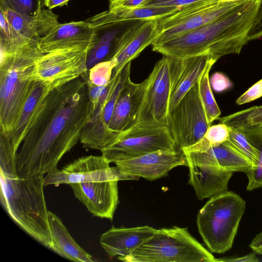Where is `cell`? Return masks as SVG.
Here are the masks:
<instances>
[{
	"instance_id": "obj_1",
	"label": "cell",
	"mask_w": 262,
	"mask_h": 262,
	"mask_svg": "<svg viewBox=\"0 0 262 262\" xmlns=\"http://www.w3.org/2000/svg\"><path fill=\"white\" fill-rule=\"evenodd\" d=\"M87 75L50 91L41 101L16 154L18 176L50 173L80 141L91 116Z\"/></svg>"
},
{
	"instance_id": "obj_2",
	"label": "cell",
	"mask_w": 262,
	"mask_h": 262,
	"mask_svg": "<svg viewBox=\"0 0 262 262\" xmlns=\"http://www.w3.org/2000/svg\"><path fill=\"white\" fill-rule=\"evenodd\" d=\"M262 0H246L219 18L165 42L152 46L163 55L184 58L207 55L218 60L238 54L249 42Z\"/></svg>"
},
{
	"instance_id": "obj_3",
	"label": "cell",
	"mask_w": 262,
	"mask_h": 262,
	"mask_svg": "<svg viewBox=\"0 0 262 262\" xmlns=\"http://www.w3.org/2000/svg\"><path fill=\"white\" fill-rule=\"evenodd\" d=\"M1 173V202L12 220L43 246L52 239L43 187L44 174L15 178Z\"/></svg>"
},
{
	"instance_id": "obj_4",
	"label": "cell",
	"mask_w": 262,
	"mask_h": 262,
	"mask_svg": "<svg viewBox=\"0 0 262 262\" xmlns=\"http://www.w3.org/2000/svg\"><path fill=\"white\" fill-rule=\"evenodd\" d=\"M39 38L29 39L9 53L1 54L0 133L9 135L34 82L35 60L41 51Z\"/></svg>"
},
{
	"instance_id": "obj_5",
	"label": "cell",
	"mask_w": 262,
	"mask_h": 262,
	"mask_svg": "<svg viewBox=\"0 0 262 262\" xmlns=\"http://www.w3.org/2000/svg\"><path fill=\"white\" fill-rule=\"evenodd\" d=\"M125 262H217L186 228L156 229L154 234L126 256Z\"/></svg>"
},
{
	"instance_id": "obj_6",
	"label": "cell",
	"mask_w": 262,
	"mask_h": 262,
	"mask_svg": "<svg viewBox=\"0 0 262 262\" xmlns=\"http://www.w3.org/2000/svg\"><path fill=\"white\" fill-rule=\"evenodd\" d=\"M245 209V201L228 191L211 198L200 209L198 229L211 252L223 253L231 248Z\"/></svg>"
},
{
	"instance_id": "obj_7",
	"label": "cell",
	"mask_w": 262,
	"mask_h": 262,
	"mask_svg": "<svg viewBox=\"0 0 262 262\" xmlns=\"http://www.w3.org/2000/svg\"><path fill=\"white\" fill-rule=\"evenodd\" d=\"M90 50L80 46L41 52L34 64V81L41 82L51 91L88 74L87 58Z\"/></svg>"
},
{
	"instance_id": "obj_8",
	"label": "cell",
	"mask_w": 262,
	"mask_h": 262,
	"mask_svg": "<svg viewBox=\"0 0 262 262\" xmlns=\"http://www.w3.org/2000/svg\"><path fill=\"white\" fill-rule=\"evenodd\" d=\"M246 1L203 0L182 7L158 19L159 34L151 46L159 45L200 28L228 13Z\"/></svg>"
},
{
	"instance_id": "obj_9",
	"label": "cell",
	"mask_w": 262,
	"mask_h": 262,
	"mask_svg": "<svg viewBox=\"0 0 262 262\" xmlns=\"http://www.w3.org/2000/svg\"><path fill=\"white\" fill-rule=\"evenodd\" d=\"M179 149L167 126H134L122 133L114 144L102 149L111 163L160 150Z\"/></svg>"
},
{
	"instance_id": "obj_10",
	"label": "cell",
	"mask_w": 262,
	"mask_h": 262,
	"mask_svg": "<svg viewBox=\"0 0 262 262\" xmlns=\"http://www.w3.org/2000/svg\"><path fill=\"white\" fill-rule=\"evenodd\" d=\"M210 125L198 81L169 112L167 126L178 148L183 150L199 142Z\"/></svg>"
},
{
	"instance_id": "obj_11",
	"label": "cell",
	"mask_w": 262,
	"mask_h": 262,
	"mask_svg": "<svg viewBox=\"0 0 262 262\" xmlns=\"http://www.w3.org/2000/svg\"><path fill=\"white\" fill-rule=\"evenodd\" d=\"M86 19L95 33L93 47L88 55V70L101 61L112 59L146 21H111L106 18L103 12Z\"/></svg>"
},
{
	"instance_id": "obj_12",
	"label": "cell",
	"mask_w": 262,
	"mask_h": 262,
	"mask_svg": "<svg viewBox=\"0 0 262 262\" xmlns=\"http://www.w3.org/2000/svg\"><path fill=\"white\" fill-rule=\"evenodd\" d=\"M147 84L134 126H167L170 99L169 57L163 55L146 78Z\"/></svg>"
},
{
	"instance_id": "obj_13",
	"label": "cell",
	"mask_w": 262,
	"mask_h": 262,
	"mask_svg": "<svg viewBox=\"0 0 262 262\" xmlns=\"http://www.w3.org/2000/svg\"><path fill=\"white\" fill-rule=\"evenodd\" d=\"M102 156L82 157L63 167L56 168L45 177V185L102 181L110 180H138L140 178L120 170Z\"/></svg>"
},
{
	"instance_id": "obj_14",
	"label": "cell",
	"mask_w": 262,
	"mask_h": 262,
	"mask_svg": "<svg viewBox=\"0 0 262 262\" xmlns=\"http://www.w3.org/2000/svg\"><path fill=\"white\" fill-rule=\"evenodd\" d=\"M115 164L124 173L149 181L166 176L177 166L188 165L186 156L180 149L152 152Z\"/></svg>"
},
{
	"instance_id": "obj_15",
	"label": "cell",
	"mask_w": 262,
	"mask_h": 262,
	"mask_svg": "<svg viewBox=\"0 0 262 262\" xmlns=\"http://www.w3.org/2000/svg\"><path fill=\"white\" fill-rule=\"evenodd\" d=\"M117 180L69 184L75 197L95 216L112 220L119 203Z\"/></svg>"
},
{
	"instance_id": "obj_16",
	"label": "cell",
	"mask_w": 262,
	"mask_h": 262,
	"mask_svg": "<svg viewBox=\"0 0 262 262\" xmlns=\"http://www.w3.org/2000/svg\"><path fill=\"white\" fill-rule=\"evenodd\" d=\"M168 57L170 77L169 112L199 81L210 62L214 60L207 55L184 58Z\"/></svg>"
},
{
	"instance_id": "obj_17",
	"label": "cell",
	"mask_w": 262,
	"mask_h": 262,
	"mask_svg": "<svg viewBox=\"0 0 262 262\" xmlns=\"http://www.w3.org/2000/svg\"><path fill=\"white\" fill-rule=\"evenodd\" d=\"M95 33L87 20L59 23L39 39L38 48L42 53L76 47H93Z\"/></svg>"
},
{
	"instance_id": "obj_18",
	"label": "cell",
	"mask_w": 262,
	"mask_h": 262,
	"mask_svg": "<svg viewBox=\"0 0 262 262\" xmlns=\"http://www.w3.org/2000/svg\"><path fill=\"white\" fill-rule=\"evenodd\" d=\"M146 84V79L139 83L127 81L116 102L109 125L111 130L122 133L135 125Z\"/></svg>"
},
{
	"instance_id": "obj_19",
	"label": "cell",
	"mask_w": 262,
	"mask_h": 262,
	"mask_svg": "<svg viewBox=\"0 0 262 262\" xmlns=\"http://www.w3.org/2000/svg\"><path fill=\"white\" fill-rule=\"evenodd\" d=\"M184 152L188 162L214 165L231 172L246 173L253 167L252 163L229 139L204 151Z\"/></svg>"
},
{
	"instance_id": "obj_20",
	"label": "cell",
	"mask_w": 262,
	"mask_h": 262,
	"mask_svg": "<svg viewBox=\"0 0 262 262\" xmlns=\"http://www.w3.org/2000/svg\"><path fill=\"white\" fill-rule=\"evenodd\" d=\"M156 229L149 226L132 228H116L112 226L101 234L100 244L110 257H123L151 237Z\"/></svg>"
},
{
	"instance_id": "obj_21",
	"label": "cell",
	"mask_w": 262,
	"mask_h": 262,
	"mask_svg": "<svg viewBox=\"0 0 262 262\" xmlns=\"http://www.w3.org/2000/svg\"><path fill=\"white\" fill-rule=\"evenodd\" d=\"M189 183L198 199L202 200L228 191L233 172L216 166L188 162Z\"/></svg>"
},
{
	"instance_id": "obj_22",
	"label": "cell",
	"mask_w": 262,
	"mask_h": 262,
	"mask_svg": "<svg viewBox=\"0 0 262 262\" xmlns=\"http://www.w3.org/2000/svg\"><path fill=\"white\" fill-rule=\"evenodd\" d=\"M8 22L21 38L30 39L44 36L59 23L58 15L51 10H41L36 14L24 15L8 8L0 7Z\"/></svg>"
},
{
	"instance_id": "obj_23",
	"label": "cell",
	"mask_w": 262,
	"mask_h": 262,
	"mask_svg": "<svg viewBox=\"0 0 262 262\" xmlns=\"http://www.w3.org/2000/svg\"><path fill=\"white\" fill-rule=\"evenodd\" d=\"M52 250L61 256L76 262H94L95 259L74 239L60 219L49 211Z\"/></svg>"
},
{
	"instance_id": "obj_24",
	"label": "cell",
	"mask_w": 262,
	"mask_h": 262,
	"mask_svg": "<svg viewBox=\"0 0 262 262\" xmlns=\"http://www.w3.org/2000/svg\"><path fill=\"white\" fill-rule=\"evenodd\" d=\"M159 34L158 19L145 21L134 37L112 59L116 63L112 76L117 74L147 47L151 45Z\"/></svg>"
},
{
	"instance_id": "obj_25",
	"label": "cell",
	"mask_w": 262,
	"mask_h": 262,
	"mask_svg": "<svg viewBox=\"0 0 262 262\" xmlns=\"http://www.w3.org/2000/svg\"><path fill=\"white\" fill-rule=\"evenodd\" d=\"M50 92L45 84L39 81H34L16 125L11 133L7 135L14 150L17 153L25 137L31 118L41 101Z\"/></svg>"
},
{
	"instance_id": "obj_26",
	"label": "cell",
	"mask_w": 262,
	"mask_h": 262,
	"mask_svg": "<svg viewBox=\"0 0 262 262\" xmlns=\"http://www.w3.org/2000/svg\"><path fill=\"white\" fill-rule=\"evenodd\" d=\"M180 8L177 7H140L115 8L102 12L111 21L159 19L169 15Z\"/></svg>"
},
{
	"instance_id": "obj_27",
	"label": "cell",
	"mask_w": 262,
	"mask_h": 262,
	"mask_svg": "<svg viewBox=\"0 0 262 262\" xmlns=\"http://www.w3.org/2000/svg\"><path fill=\"white\" fill-rule=\"evenodd\" d=\"M242 127L247 139L258 153L256 166L245 173L248 178L247 189L251 191L256 188H262V126Z\"/></svg>"
},
{
	"instance_id": "obj_28",
	"label": "cell",
	"mask_w": 262,
	"mask_h": 262,
	"mask_svg": "<svg viewBox=\"0 0 262 262\" xmlns=\"http://www.w3.org/2000/svg\"><path fill=\"white\" fill-rule=\"evenodd\" d=\"M216 62L212 60L207 66L199 81V90L208 122H212L220 117L221 112L214 97L209 81V72Z\"/></svg>"
},
{
	"instance_id": "obj_29",
	"label": "cell",
	"mask_w": 262,
	"mask_h": 262,
	"mask_svg": "<svg viewBox=\"0 0 262 262\" xmlns=\"http://www.w3.org/2000/svg\"><path fill=\"white\" fill-rule=\"evenodd\" d=\"M228 126L222 122L210 125L202 138L195 144L183 149L184 152L202 151L218 146L229 139Z\"/></svg>"
},
{
	"instance_id": "obj_30",
	"label": "cell",
	"mask_w": 262,
	"mask_h": 262,
	"mask_svg": "<svg viewBox=\"0 0 262 262\" xmlns=\"http://www.w3.org/2000/svg\"><path fill=\"white\" fill-rule=\"evenodd\" d=\"M217 120L228 126L259 125L262 123V105L254 106L224 117H219Z\"/></svg>"
},
{
	"instance_id": "obj_31",
	"label": "cell",
	"mask_w": 262,
	"mask_h": 262,
	"mask_svg": "<svg viewBox=\"0 0 262 262\" xmlns=\"http://www.w3.org/2000/svg\"><path fill=\"white\" fill-rule=\"evenodd\" d=\"M16 154L8 136L0 133V172L7 177L15 178L18 176Z\"/></svg>"
},
{
	"instance_id": "obj_32",
	"label": "cell",
	"mask_w": 262,
	"mask_h": 262,
	"mask_svg": "<svg viewBox=\"0 0 262 262\" xmlns=\"http://www.w3.org/2000/svg\"><path fill=\"white\" fill-rule=\"evenodd\" d=\"M229 140L252 163L255 167L258 153L247 139L242 126H228Z\"/></svg>"
},
{
	"instance_id": "obj_33",
	"label": "cell",
	"mask_w": 262,
	"mask_h": 262,
	"mask_svg": "<svg viewBox=\"0 0 262 262\" xmlns=\"http://www.w3.org/2000/svg\"><path fill=\"white\" fill-rule=\"evenodd\" d=\"M113 60L101 61L88 70L87 80L96 86H106L110 83L116 67Z\"/></svg>"
},
{
	"instance_id": "obj_34",
	"label": "cell",
	"mask_w": 262,
	"mask_h": 262,
	"mask_svg": "<svg viewBox=\"0 0 262 262\" xmlns=\"http://www.w3.org/2000/svg\"><path fill=\"white\" fill-rule=\"evenodd\" d=\"M45 0H0V7L24 15H33L44 9Z\"/></svg>"
},
{
	"instance_id": "obj_35",
	"label": "cell",
	"mask_w": 262,
	"mask_h": 262,
	"mask_svg": "<svg viewBox=\"0 0 262 262\" xmlns=\"http://www.w3.org/2000/svg\"><path fill=\"white\" fill-rule=\"evenodd\" d=\"M211 89L217 93L224 92L233 86V83L224 74L220 72H215L209 79Z\"/></svg>"
},
{
	"instance_id": "obj_36",
	"label": "cell",
	"mask_w": 262,
	"mask_h": 262,
	"mask_svg": "<svg viewBox=\"0 0 262 262\" xmlns=\"http://www.w3.org/2000/svg\"><path fill=\"white\" fill-rule=\"evenodd\" d=\"M262 97V79L254 83L236 100L238 105L253 101Z\"/></svg>"
},
{
	"instance_id": "obj_37",
	"label": "cell",
	"mask_w": 262,
	"mask_h": 262,
	"mask_svg": "<svg viewBox=\"0 0 262 262\" xmlns=\"http://www.w3.org/2000/svg\"><path fill=\"white\" fill-rule=\"evenodd\" d=\"M201 1L203 0H149L143 6L181 8Z\"/></svg>"
},
{
	"instance_id": "obj_38",
	"label": "cell",
	"mask_w": 262,
	"mask_h": 262,
	"mask_svg": "<svg viewBox=\"0 0 262 262\" xmlns=\"http://www.w3.org/2000/svg\"><path fill=\"white\" fill-rule=\"evenodd\" d=\"M149 0H110L109 9L143 7Z\"/></svg>"
},
{
	"instance_id": "obj_39",
	"label": "cell",
	"mask_w": 262,
	"mask_h": 262,
	"mask_svg": "<svg viewBox=\"0 0 262 262\" xmlns=\"http://www.w3.org/2000/svg\"><path fill=\"white\" fill-rule=\"evenodd\" d=\"M249 41L262 38V2L256 19L250 32Z\"/></svg>"
},
{
	"instance_id": "obj_40",
	"label": "cell",
	"mask_w": 262,
	"mask_h": 262,
	"mask_svg": "<svg viewBox=\"0 0 262 262\" xmlns=\"http://www.w3.org/2000/svg\"><path fill=\"white\" fill-rule=\"evenodd\" d=\"M259 259L256 256L255 253H252L246 255L232 258H223L217 259V261H227V262H255L258 261Z\"/></svg>"
},
{
	"instance_id": "obj_41",
	"label": "cell",
	"mask_w": 262,
	"mask_h": 262,
	"mask_svg": "<svg viewBox=\"0 0 262 262\" xmlns=\"http://www.w3.org/2000/svg\"><path fill=\"white\" fill-rule=\"evenodd\" d=\"M249 247L254 253L262 254V231L255 236Z\"/></svg>"
},
{
	"instance_id": "obj_42",
	"label": "cell",
	"mask_w": 262,
	"mask_h": 262,
	"mask_svg": "<svg viewBox=\"0 0 262 262\" xmlns=\"http://www.w3.org/2000/svg\"><path fill=\"white\" fill-rule=\"evenodd\" d=\"M70 0H45V6L49 10H51L57 7L67 5Z\"/></svg>"
},
{
	"instance_id": "obj_43",
	"label": "cell",
	"mask_w": 262,
	"mask_h": 262,
	"mask_svg": "<svg viewBox=\"0 0 262 262\" xmlns=\"http://www.w3.org/2000/svg\"><path fill=\"white\" fill-rule=\"evenodd\" d=\"M222 2H229V1H238V0H221Z\"/></svg>"
},
{
	"instance_id": "obj_44",
	"label": "cell",
	"mask_w": 262,
	"mask_h": 262,
	"mask_svg": "<svg viewBox=\"0 0 262 262\" xmlns=\"http://www.w3.org/2000/svg\"><path fill=\"white\" fill-rule=\"evenodd\" d=\"M259 125L262 126V123H261Z\"/></svg>"
}]
</instances>
